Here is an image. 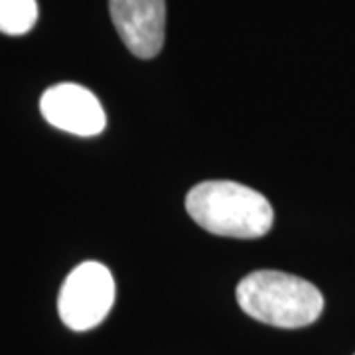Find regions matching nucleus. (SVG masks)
<instances>
[{
	"mask_svg": "<svg viewBox=\"0 0 355 355\" xmlns=\"http://www.w3.org/2000/svg\"><path fill=\"white\" fill-rule=\"evenodd\" d=\"M186 209L205 231L235 239L263 237L275 219L272 205L263 193L229 180L193 186L186 196Z\"/></svg>",
	"mask_w": 355,
	"mask_h": 355,
	"instance_id": "nucleus-1",
	"label": "nucleus"
},
{
	"mask_svg": "<svg viewBox=\"0 0 355 355\" xmlns=\"http://www.w3.org/2000/svg\"><path fill=\"white\" fill-rule=\"evenodd\" d=\"M237 302L247 316L284 330L314 324L324 310V296L312 282L280 270L247 275L237 284Z\"/></svg>",
	"mask_w": 355,
	"mask_h": 355,
	"instance_id": "nucleus-2",
	"label": "nucleus"
},
{
	"mask_svg": "<svg viewBox=\"0 0 355 355\" xmlns=\"http://www.w3.org/2000/svg\"><path fill=\"white\" fill-rule=\"evenodd\" d=\"M114 304V279L101 263L77 265L65 279L58 298L60 318L69 330L87 331L99 326Z\"/></svg>",
	"mask_w": 355,
	"mask_h": 355,
	"instance_id": "nucleus-3",
	"label": "nucleus"
},
{
	"mask_svg": "<svg viewBox=\"0 0 355 355\" xmlns=\"http://www.w3.org/2000/svg\"><path fill=\"white\" fill-rule=\"evenodd\" d=\"M40 111L51 127L77 137H95L107 125L99 99L77 83H58L48 89L40 99Z\"/></svg>",
	"mask_w": 355,
	"mask_h": 355,
	"instance_id": "nucleus-4",
	"label": "nucleus"
},
{
	"mask_svg": "<svg viewBox=\"0 0 355 355\" xmlns=\"http://www.w3.org/2000/svg\"><path fill=\"white\" fill-rule=\"evenodd\" d=\"M111 20L128 50L153 60L164 46V0H109Z\"/></svg>",
	"mask_w": 355,
	"mask_h": 355,
	"instance_id": "nucleus-5",
	"label": "nucleus"
},
{
	"mask_svg": "<svg viewBox=\"0 0 355 355\" xmlns=\"http://www.w3.org/2000/svg\"><path fill=\"white\" fill-rule=\"evenodd\" d=\"M38 20L36 0H0V32L24 36Z\"/></svg>",
	"mask_w": 355,
	"mask_h": 355,
	"instance_id": "nucleus-6",
	"label": "nucleus"
}]
</instances>
